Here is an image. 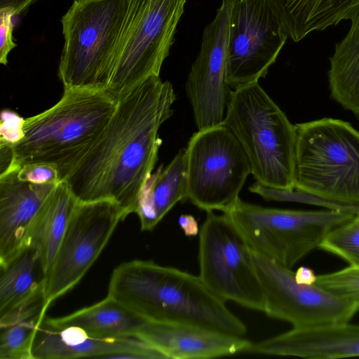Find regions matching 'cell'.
Masks as SVG:
<instances>
[{
	"label": "cell",
	"instance_id": "1",
	"mask_svg": "<svg viewBox=\"0 0 359 359\" xmlns=\"http://www.w3.org/2000/svg\"><path fill=\"white\" fill-rule=\"evenodd\" d=\"M175 100L172 83L160 76L118 99L102 135L63 180L78 201L111 200L126 217L135 213L158 159L159 129L172 116Z\"/></svg>",
	"mask_w": 359,
	"mask_h": 359
},
{
	"label": "cell",
	"instance_id": "2",
	"mask_svg": "<svg viewBox=\"0 0 359 359\" xmlns=\"http://www.w3.org/2000/svg\"><path fill=\"white\" fill-rule=\"evenodd\" d=\"M145 321L180 324L244 337V323L199 276L134 259L113 271L107 295Z\"/></svg>",
	"mask_w": 359,
	"mask_h": 359
},
{
	"label": "cell",
	"instance_id": "3",
	"mask_svg": "<svg viewBox=\"0 0 359 359\" xmlns=\"http://www.w3.org/2000/svg\"><path fill=\"white\" fill-rule=\"evenodd\" d=\"M117 104L107 90L64 88L52 107L25 118L22 137L13 147V162L6 172L50 163L57 167L62 182L102 135Z\"/></svg>",
	"mask_w": 359,
	"mask_h": 359
},
{
	"label": "cell",
	"instance_id": "4",
	"mask_svg": "<svg viewBox=\"0 0 359 359\" xmlns=\"http://www.w3.org/2000/svg\"><path fill=\"white\" fill-rule=\"evenodd\" d=\"M294 189L298 202L359 214V130L323 118L297 123Z\"/></svg>",
	"mask_w": 359,
	"mask_h": 359
},
{
	"label": "cell",
	"instance_id": "5",
	"mask_svg": "<svg viewBox=\"0 0 359 359\" xmlns=\"http://www.w3.org/2000/svg\"><path fill=\"white\" fill-rule=\"evenodd\" d=\"M224 123L243 149L257 182L294 189L296 126L259 82L231 91Z\"/></svg>",
	"mask_w": 359,
	"mask_h": 359
},
{
	"label": "cell",
	"instance_id": "6",
	"mask_svg": "<svg viewBox=\"0 0 359 359\" xmlns=\"http://www.w3.org/2000/svg\"><path fill=\"white\" fill-rule=\"evenodd\" d=\"M126 7V0L73 2L61 20L58 76L64 88H108Z\"/></svg>",
	"mask_w": 359,
	"mask_h": 359
},
{
	"label": "cell",
	"instance_id": "7",
	"mask_svg": "<svg viewBox=\"0 0 359 359\" xmlns=\"http://www.w3.org/2000/svg\"><path fill=\"white\" fill-rule=\"evenodd\" d=\"M250 249L291 268L316 248L334 227L355 216L343 212L262 206L238 198L225 212Z\"/></svg>",
	"mask_w": 359,
	"mask_h": 359
},
{
	"label": "cell",
	"instance_id": "8",
	"mask_svg": "<svg viewBox=\"0 0 359 359\" xmlns=\"http://www.w3.org/2000/svg\"><path fill=\"white\" fill-rule=\"evenodd\" d=\"M187 0H126L111 80L117 100L151 76L170 54Z\"/></svg>",
	"mask_w": 359,
	"mask_h": 359
},
{
	"label": "cell",
	"instance_id": "9",
	"mask_svg": "<svg viewBox=\"0 0 359 359\" xmlns=\"http://www.w3.org/2000/svg\"><path fill=\"white\" fill-rule=\"evenodd\" d=\"M199 277L216 296L264 311L265 295L246 240L229 217L206 212L199 230Z\"/></svg>",
	"mask_w": 359,
	"mask_h": 359
},
{
	"label": "cell",
	"instance_id": "10",
	"mask_svg": "<svg viewBox=\"0 0 359 359\" xmlns=\"http://www.w3.org/2000/svg\"><path fill=\"white\" fill-rule=\"evenodd\" d=\"M186 151V199L205 212H226L251 174L238 140L223 123L194 133Z\"/></svg>",
	"mask_w": 359,
	"mask_h": 359
},
{
	"label": "cell",
	"instance_id": "11",
	"mask_svg": "<svg viewBox=\"0 0 359 359\" xmlns=\"http://www.w3.org/2000/svg\"><path fill=\"white\" fill-rule=\"evenodd\" d=\"M126 218L111 200L78 201L46 276L44 293L48 304L79 283Z\"/></svg>",
	"mask_w": 359,
	"mask_h": 359
},
{
	"label": "cell",
	"instance_id": "12",
	"mask_svg": "<svg viewBox=\"0 0 359 359\" xmlns=\"http://www.w3.org/2000/svg\"><path fill=\"white\" fill-rule=\"evenodd\" d=\"M252 252L265 295L264 313L269 317L294 328H307L348 323L359 310V303L334 296L315 284L298 283L290 268Z\"/></svg>",
	"mask_w": 359,
	"mask_h": 359
},
{
	"label": "cell",
	"instance_id": "13",
	"mask_svg": "<svg viewBox=\"0 0 359 359\" xmlns=\"http://www.w3.org/2000/svg\"><path fill=\"white\" fill-rule=\"evenodd\" d=\"M287 38L264 0H236L228 44L229 87L236 89L264 78Z\"/></svg>",
	"mask_w": 359,
	"mask_h": 359
},
{
	"label": "cell",
	"instance_id": "14",
	"mask_svg": "<svg viewBox=\"0 0 359 359\" xmlns=\"http://www.w3.org/2000/svg\"><path fill=\"white\" fill-rule=\"evenodd\" d=\"M236 0H222L213 20L203 29L200 52L185 84L198 130L224 123L232 90L226 81L228 44Z\"/></svg>",
	"mask_w": 359,
	"mask_h": 359
},
{
	"label": "cell",
	"instance_id": "15",
	"mask_svg": "<svg viewBox=\"0 0 359 359\" xmlns=\"http://www.w3.org/2000/svg\"><path fill=\"white\" fill-rule=\"evenodd\" d=\"M46 318V317H45ZM32 359H67L83 357L107 358H165L140 338H100L78 327H55L45 318L35 334Z\"/></svg>",
	"mask_w": 359,
	"mask_h": 359
},
{
	"label": "cell",
	"instance_id": "16",
	"mask_svg": "<svg viewBox=\"0 0 359 359\" xmlns=\"http://www.w3.org/2000/svg\"><path fill=\"white\" fill-rule=\"evenodd\" d=\"M135 337L165 359L212 358L247 353L250 341L194 326L144 321Z\"/></svg>",
	"mask_w": 359,
	"mask_h": 359
},
{
	"label": "cell",
	"instance_id": "17",
	"mask_svg": "<svg viewBox=\"0 0 359 359\" xmlns=\"http://www.w3.org/2000/svg\"><path fill=\"white\" fill-rule=\"evenodd\" d=\"M247 353L311 359L359 356V325L348 323L294 328L252 343Z\"/></svg>",
	"mask_w": 359,
	"mask_h": 359
},
{
	"label": "cell",
	"instance_id": "18",
	"mask_svg": "<svg viewBox=\"0 0 359 359\" xmlns=\"http://www.w3.org/2000/svg\"><path fill=\"white\" fill-rule=\"evenodd\" d=\"M18 171L0 175V266L22 248L29 224L57 184L20 180Z\"/></svg>",
	"mask_w": 359,
	"mask_h": 359
},
{
	"label": "cell",
	"instance_id": "19",
	"mask_svg": "<svg viewBox=\"0 0 359 359\" xmlns=\"http://www.w3.org/2000/svg\"><path fill=\"white\" fill-rule=\"evenodd\" d=\"M294 42L316 31H323L351 20L359 0H264Z\"/></svg>",
	"mask_w": 359,
	"mask_h": 359
},
{
	"label": "cell",
	"instance_id": "20",
	"mask_svg": "<svg viewBox=\"0 0 359 359\" xmlns=\"http://www.w3.org/2000/svg\"><path fill=\"white\" fill-rule=\"evenodd\" d=\"M187 151L180 149L163 168L151 174L138 198L135 213L142 231H152L166 214L187 197Z\"/></svg>",
	"mask_w": 359,
	"mask_h": 359
},
{
	"label": "cell",
	"instance_id": "21",
	"mask_svg": "<svg viewBox=\"0 0 359 359\" xmlns=\"http://www.w3.org/2000/svg\"><path fill=\"white\" fill-rule=\"evenodd\" d=\"M77 203L67 184L60 182L48 196L29 226L22 248L29 246L37 251L46 276Z\"/></svg>",
	"mask_w": 359,
	"mask_h": 359
},
{
	"label": "cell",
	"instance_id": "22",
	"mask_svg": "<svg viewBox=\"0 0 359 359\" xmlns=\"http://www.w3.org/2000/svg\"><path fill=\"white\" fill-rule=\"evenodd\" d=\"M49 306L41 290L0 314L1 359H32L33 341Z\"/></svg>",
	"mask_w": 359,
	"mask_h": 359
},
{
	"label": "cell",
	"instance_id": "23",
	"mask_svg": "<svg viewBox=\"0 0 359 359\" xmlns=\"http://www.w3.org/2000/svg\"><path fill=\"white\" fill-rule=\"evenodd\" d=\"M45 320L55 327H78L100 338L135 336L138 328L145 321L108 296L65 316H46Z\"/></svg>",
	"mask_w": 359,
	"mask_h": 359
},
{
	"label": "cell",
	"instance_id": "24",
	"mask_svg": "<svg viewBox=\"0 0 359 359\" xmlns=\"http://www.w3.org/2000/svg\"><path fill=\"white\" fill-rule=\"evenodd\" d=\"M350 29L330 57L328 81L331 97L359 120V9Z\"/></svg>",
	"mask_w": 359,
	"mask_h": 359
},
{
	"label": "cell",
	"instance_id": "25",
	"mask_svg": "<svg viewBox=\"0 0 359 359\" xmlns=\"http://www.w3.org/2000/svg\"><path fill=\"white\" fill-rule=\"evenodd\" d=\"M0 271V314L44 289L46 272L32 247H23Z\"/></svg>",
	"mask_w": 359,
	"mask_h": 359
},
{
	"label": "cell",
	"instance_id": "26",
	"mask_svg": "<svg viewBox=\"0 0 359 359\" xmlns=\"http://www.w3.org/2000/svg\"><path fill=\"white\" fill-rule=\"evenodd\" d=\"M318 248L341 257L351 265L359 266V217L332 229Z\"/></svg>",
	"mask_w": 359,
	"mask_h": 359
},
{
	"label": "cell",
	"instance_id": "27",
	"mask_svg": "<svg viewBox=\"0 0 359 359\" xmlns=\"http://www.w3.org/2000/svg\"><path fill=\"white\" fill-rule=\"evenodd\" d=\"M314 284L334 296L359 303V266L317 276Z\"/></svg>",
	"mask_w": 359,
	"mask_h": 359
},
{
	"label": "cell",
	"instance_id": "28",
	"mask_svg": "<svg viewBox=\"0 0 359 359\" xmlns=\"http://www.w3.org/2000/svg\"><path fill=\"white\" fill-rule=\"evenodd\" d=\"M18 177L20 180L37 184H57L61 182L57 167L43 163L23 165L18 169Z\"/></svg>",
	"mask_w": 359,
	"mask_h": 359
},
{
	"label": "cell",
	"instance_id": "29",
	"mask_svg": "<svg viewBox=\"0 0 359 359\" xmlns=\"http://www.w3.org/2000/svg\"><path fill=\"white\" fill-rule=\"evenodd\" d=\"M25 118L18 114L4 109L1 113L0 143L14 146L22 137Z\"/></svg>",
	"mask_w": 359,
	"mask_h": 359
},
{
	"label": "cell",
	"instance_id": "30",
	"mask_svg": "<svg viewBox=\"0 0 359 359\" xmlns=\"http://www.w3.org/2000/svg\"><path fill=\"white\" fill-rule=\"evenodd\" d=\"M14 13L10 8H0V63L6 65L8 53L17 46L13 41Z\"/></svg>",
	"mask_w": 359,
	"mask_h": 359
},
{
	"label": "cell",
	"instance_id": "31",
	"mask_svg": "<svg viewBox=\"0 0 359 359\" xmlns=\"http://www.w3.org/2000/svg\"><path fill=\"white\" fill-rule=\"evenodd\" d=\"M180 228L185 236L189 237L196 236L199 233V227L197 221L191 215H182L178 219Z\"/></svg>",
	"mask_w": 359,
	"mask_h": 359
},
{
	"label": "cell",
	"instance_id": "32",
	"mask_svg": "<svg viewBox=\"0 0 359 359\" xmlns=\"http://www.w3.org/2000/svg\"><path fill=\"white\" fill-rule=\"evenodd\" d=\"M37 0H0V8H8L12 10L14 15H20Z\"/></svg>",
	"mask_w": 359,
	"mask_h": 359
},
{
	"label": "cell",
	"instance_id": "33",
	"mask_svg": "<svg viewBox=\"0 0 359 359\" xmlns=\"http://www.w3.org/2000/svg\"><path fill=\"white\" fill-rule=\"evenodd\" d=\"M295 279L298 283L311 285L316 280L314 271L308 267L301 266L294 272Z\"/></svg>",
	"mask_w": 359,
	"mask_h": 359
}]
</instances>
